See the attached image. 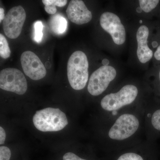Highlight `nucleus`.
Listing matches in <instances>:
<instances>
[{"instance_id": "nucleus-1", "label": "nucleus", "mask_w": 160, "mask_h": 160, "mask_svg": "<svg viewBox=\"0 0 160 160\" xmlns=\"http://www.w3.org/2000/svg\"><path fill=\"white\" fill-rule=\"evenodd\" d=\"M89 62L82 51H76L69 58L67 64V76L72 89L82 90L86 87L89 79Z\"/></svg>"}, {"instance_id": "nucleus-2", "label": "nucleus", "mask_w": 160, "mask_h": 160, "mask_svg": "<svg viewBox=\"0 0 160 160\" xmlns=\"http://www.w3.org/2000/svg\"><path fill=\"white\" fill-rule=\"evenodd\" d=\"M32 121L35 127L42 132L60 131L68 124L65 113L60 109L52 108L37 111Z\"/></svg>"}, {"instance_id": "nucleus-3", "label": "nucleus", "mask_w": 160, "mask_h": 160, "mask_svg": "<svg viewBox=\"0 0 160 160\" xmlns=\"http://www.w3.org/2000/svg\"><path fill=\"white\" fill-rule=\"evenodd\" d=\"M138 94L137 86L132 84L125 85L117 92L105 96L101 100V107L106 111H116L133 102Z\"/></svg>"}, {"instance_id": "nucleus-4", "label": "nucleus", "mask_w": 160, "mask_h": 160, "mask_svg": "<svg viewBox=\"0 0 160 160\" xmlns=\"http://www.w3.org/2000/svg\"><path fill=\"white\" fill-rule=\"evenodd\" d=\"M117 72L113 66L104 65L92 74L87 89L93 96H97L106 91L109 84L116 78Z\"/></svg>"}, {"instance_id": "nucleus-5", "label": "nucleus", "mask_w": 160, "mask_h": 160, "mask_svg": "<svg viewBox=\"0 0 160 160\" xmlns=\"http://www.w3.org/2000/svg\"><path fill=\"white\" fill-rule=\"evenodd\" d=\"M138 119L130 113L120 116L109 130L108 135L110 139L122 141L128 138L137 131L139 126Z\"/></svg>"}, {"instance_id": "nucleus-6", "label": "nucleus", "mask_w": 160, "mask_h": 160, "mask_svg": "<svg viewBox=\"0 0 160 160\" xmlns=\"http://www.w3.org/2000/svg\"><path fill=\"white\" fill-rule=\"evenodd\" d=\"M100 24L102 29L109 33L116 45L121 46L125 43L126 29L117 15L111 12H103L100 17Z\"/></svg>"}, {"instance_id": "nucleus-7", "label": "nucleus", "mask_w": 160, "mask_h": 160, "mask_svg": "<svg viewBox=\"0 0 160 160\" xmlns=\"http://www.w3.org/2000/svg\"><path fill=\"white\" fill-rule=\"evenodd\" d=\"M0 88L6 91L23 95L27 91V81L19 69L6 68L0 72Z\"/></svg>"}, {"instance_id": "nucleus-8", "label": "nucleus", "mask_w": 160, "mask_h": 160, "mask_svg": "<svg viewBox=\"0 0 160 160\" xmlns=\"http://www.w3.org/2000/svg\"><path fill=\"white\" fill-rule=\"evenodd\" d=\"M25 9L22 6L12 7L3 21V29L7 37L15 39L19 36L26 20Z\"/></svg>"}, {"instance_id": "nucleus-9", "label": "nucleus", "mask_w": 160, "mask_h": 160, "mask_svg": "<svg viewBox=\"0 0 160 160\" xmlns=\"http://www.w3.org/2000/svg\"><path fill=\"white\" fill-rule=\"evenodd\" d=\"M21 62L24 73L31 79L37 81L45 77L47 73L45 66L34 52H24L21 57Z\"/></svg>"}, {"instance_id": "nucleus-10", "label": "nucleus", "mask_w": 160, "mask_h": 160, "mask_svg": "<svg viewBox=\"0 0 160 160\" xmlns=\"http://www.w3.org/2000/svg\"><path fill=\"white\" fill-rule=\"evenodd\" d=\"M66 14L71 22L81 25L89 23L92 16L84 2L82 0H72L66 9Z\"/></svg>"}, {"instance_id": "nucleus-11", "label": "nucleus", "mask_w": 160, "mask_h": 160, "mask_svg": "<svg viewBox=\"0 0 160 160\" xmlns=\"http://www.w3.org/2000/svg\"><path fill=\"white\" fill-rule=\"evenodd\" d=\"M149 34V28L145 25L140 26L137 32V55L138 61L142 64H146L149 62L154 54L148 46Z\"/></svg>"}, {"instance_id": "nucleus-12", "label": "nucleus", "mask_w": 160, "mask_h": 160, "mask_svg": "<svg viewBox=\"0 0 160 160\" xmlns=\"http://www.w3.org/2000/svg\"><path fill=\"white\" fill-rule=\"evenodd\" d=\"M49 26L52 31L57 34H62L66 32L67 27V22L61 15H54L50 18Z\"/></svg>"}, {"instance_id": "nucleus-13", "label": "nucleus", "mask_w": 160, "mask_h": 160, "mask_svg": "<svg viewBox=\"0 0 160 160\" xmlns=\"http://www.w3.org/2000/svg\"><path fill=\"white\" fill-rule=\"evenodd\" d=\"M68 1L66 0H43V4L45 5V9L47 13L54 14L57 12L56 6L60 7L65 6Z\"/></svg>"}, {"instance_id": "nucleus-14", "label": "nucleus", "mask_w": 160, "mask_h": 160, "mask_svg": "<svg viewBox=\"0 0 160 160\" xmlns=\"http://www.w3.org/2000/svg\"><path fill=\"white\" fill-rule=\"evenodd\" d=\"M139 8L146 13L150 12L155 9L160 2L159 0H140Z\"/></svg>"}, {"instance_id": "nucleus-15", "label": "nucleus", "mask_w": 160, "mask_h": 160, "mask_svg": "<svg viewBox=\"0 0 160 160\" xmlns=\"http://www.w3.org/2000/svg\"><path fill=\"white\" fill-rule=\"evenodd\" d=\"M11 51L9 44L4 35L0 34V56L4 59H7L10 57Z\"/></svg>"}, {"instance_id": "nucleus-16", "label": "nucleus", "mask_w": 160, "mask_h": 160, "mask_svg": "<svg viewBox=\"0 0 160 160\" xmlns=\"http://www.w3.org/2000/svg\"><path fill=\"white\" fill-rule=\"evenodd\" d=\"M34 28V36L33 39L37 43L41 42L43 38V25L41 21H37L33 24Z\"/></svg>"}, {"instance_id": "nucleus-17", "label": "nucleus", "mask_w": 160, "mask_h": 160, "mask_svg": "<svg viewBox=\"0 0 160 160\" xmlns=\"http://www.w3.org/2000/svg\"><path fill=\"white\" fill-rule=\"evenodd\" d=\"M151 123L153 129L160 132V108L153 112L152 115Z\"/></svg>"}, {"instance_id": "nucleus-18", "label": "nucleus", "mask_w": 160, "mask_h": 160, "mask_svg": "<svg viewBox=\"0 0 160 160\" xmlns=\"http://www.w3.org/2000/svg\"><path fill=\"white\" fill-rule=\"evenodd\" d=\"M118 160H144L142 158L134 152H127L121 155Z\"/></svg>"}, {"instance_id": "nucleus-19", "label": "nucleus", "mask_w": 160, "mask_h": 160, "mask_svg": "<svg viewBox=\"0 0 160 160\" xmlns=\"http://www.w3.org/2000/svg\"><path fill=\"white\" fill-rule=\"evenodd\" d=\"M11 152L10 149L6 146L0 147V160H9Z\"/></svg>"}, {"instance_id": "nucleus-20", "label": "nucleus", "mask_w": 160, "mask_h": 160, "mask_svg": "<svg viewBox=\"0 0 160 160\" xmlns=\"http://www.w3.org/2000/svg\"><path fill=\"white\" fill-rule=\"evenodd\" d=\"M63 160H87L81 158L74 153L71 152H67L63 156Z\"/></svg>"}, {"instance_id": "nucleus-21", "label": "nucleus", "mask_w": 160, "mask_h": 160, "mask_svg": "<svg viewBox=\"0 0 160 160\" xmlns=\"http://www.w3.org/2000/svg\"><path fill=\"white\" fill-rule=\"evenodd\" d=\"M6 134L5 130L2 127H0V144L3 145L6 140Z\"/></svg>"}, {"instance_id": "nucleus-22", "label": "nucleus", "mask_w": 160, "mask_h": 160, "mask_svg": "<svg viewBox=\"0 0 160 160\" xmlns=\"http://www.w3.org/2000/svg\"><path fill=\"white\" fill-rule=\"evenodd\" d=\"M155 59L158 61H160V45L158 46L156 50L153 54Z\"/></svg>"}, {"instance_id": "nucleus-23", "label": "nucleus", "mask_w": 160, "mask_h": 160, "mask_svg": "<svg viewBox=\"0 0 160 160\" xmlns=\"http://www.w3.org/2000/svg\"><path fill=\"white\" fill-rule=\"evenodd\" d=\"M5 11L3 8H0V22H2V21L4 20L5 18Z\"/></svg>"}, {"instance_id": "nucleus-24", "label": "nucleus", "mask_w": 160, "mask_h": 160, "mask_svg": "<svg viewBox=\"0 0 160 160\" xmlns=\"http://www.w3.org/2000/svg\"><path fill=\"white\" fill-rule=\"evenodd\" d=\"M158 81H159V86H160V69L159 70V71L158 73Z\"/></svg>"}]
</instances>
